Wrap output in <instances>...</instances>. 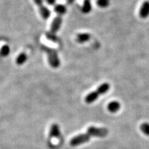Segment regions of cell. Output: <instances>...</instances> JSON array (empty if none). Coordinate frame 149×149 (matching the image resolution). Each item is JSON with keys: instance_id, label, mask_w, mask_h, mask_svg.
I'll use <instances>...</instances> for the list:
<instances>
[{"instance_id": "6da1fadb", "label": "cell", "mask_w": 149, "mask_h": 149, "mask_svg": "<svg viewBox=\"0 0 149 149\" xmlns=\"http://www.w3.org/2000/svg\"><path fill=\"white\" fill-rule=\"evenodd\" d=\"M110 89V85L109 83H104L98 87L95 91L91 92L86 95L85 97V102L87 104H91L95 101H96L97 99L102 95L105 94L107 93Z\"/></svg>"}, {"instance_id": "7a4b0ae2", "label": "cell", "mask_w": 149, "mask_h": 149, "mask_svg": "<svg viewBox=\"0 0 149 149\" xmlns=\"http://www.w3.org/2000/svg\"><path fill=\"white\" fill-rule=\"evenodd\" d=\"M43 51H45L47 54L48 63L51 65V66L53 68H57L60 65V61H59L58 55L57 51L54 48L48 47V46H43Z\"/></svg>"}, {"instance_id": "3957f363", "label": "cell", "mask_w": 149, "mask_h": 149, "mask_svg": "<svg viewBox=\"0 0 149 149\" xmlns=\"http://www.w3.org/2000/svg\"><path fill=\"white\" fill-rule=\"evenodd\" d=\"M91 136L88 134L85 133V134H81L77 136H75L72 138L70 141V146H77L79 145H81L84 143L87 142L90 140Z\"/></svg>"}, {"instance_id": "277c9868", "label": "cell", "mask_w": 149, "mask_h": 149, "mask_svg": "<svg viewBox=\"0 0 149 149\" xmlns=\"http://www.w3.org/2000/svg\"><path fill=\"white\" fill-rule=\"evenodd\" d=\"M35 4L40 9V13L44 19H48L51 15V12L43 4V0H33Z\"/></svg>"}, {"instance_id": "5b68a950", "label": "cell", "mask_w": 149, "mask_h": 149, "mask_svg": "<svg viewBox=\"0 0 149 149\" xmlns=\"http://www.w3.org/2000/svg\"><path fill=\"white\" fill-rule=\"evenodd\" d=\"M61 22H62V16L57 15V16L55 17L53 19V22H52L50 33H51L53 35H55L57 31H59V29H60Z\"/></svg>"}, {"instance_id": "8992f818", "label": "cell", "mask_w": 149, "mask_h": 149, "mask_svg": "<svg viewBox=\"0 0 149 149\" xmlns=\"http://www.w3.org/2000/svg\"><path fill=\"white\" fill-rule=\"evenodd\" d=\"M139 16L141 18L146 19L149 16V1H146L141 5L139 10Z\"/></svg>"}, {"instance_id": "52a82bcc", "label": "cell", "mask_w": 149, "mask_h": 149, "mask_svg": "<svg viewBox=\"0 0 149 149\" xmlns=\"http://www.w3.org/2000/svg\"><path fill=\"white\" fill-rule=\"evenodd\" d=\"M91 39V35L88 33H79L76 36L75 40L79 44H84L88 42Z\"/></svg>"}, {"instance_id": "ba28073f", "label": "cell", "mask_w": 149, "mask_h": 149, "mask_svg": "<svg viewBox=\"0 0 149 149\" xmlns=\"http://www.w3.org/2000/svg\"><path fill=\"white\" fill-rule=\"evenodd\" d=\"M108 110L109 112H111L112 113H116L120 110V104L117 101H113L111 102V103L109 104L108 105Z\"/></svg>"}, {"instance_id": "9c48e42d", "label": "cell", "mask_w": 149, "mask_h": 149, "mask_svg": "<svg viewBox=\"0 0 149 149\" xmlns=\"http://www.w3.org/2000/svg\"><path fill=\"white\" fill-rule=\"evenodd\" d=\"M54 10H55V13H57V15L62 16L63 15L65 14L66 13L67 8H66V6H64V5L57 4V5L55 6Z\"/></svg>"}, {"instance_id": "30bf717a", "label": "cell", "mask_w": 149, "mask_h": 149, "mask_svg": "<svg viewBox=\"0 0 149 149\" xmlns=\"http://www.w3.org/2000/svg\"><path fill=\"white\" fill-rule=\"evenodd\" d=\"M27 55L25 53H22L19 55L15 59V63L19 66L24 64L27 60Z\"/></svg>"}, {"instance_id": "8fae6325", "label": "cell", "mask_w": 149, "mask_h": 149, "mask_svg": "<svg viewBox=\"0 0 149 149\" xmlns=\"http://www.w3.org/2000/svg\"><path fill=\"white\" fill-rule=\"evenodd\" d=\"M60 135V132H59V128L57 124H54L51 126V131H50V135L52 137H58Z\"/></svg>"}, {"instance_id": "7c38bea8", "label": "cell", "mask_w": 149, "mask_h": 149, "mask_svg": "<svg viewBox=\"0 0 149 149\" xmlns=\"http://www.w3.org/2000/svg\"><path fill=\"white\" fill-rule=\"evenodd\" d=\"M91 10V0H84L82 6V12L84 13H89Z\"/></svg>"}, {"instance_id": "4fadbf2b", "label": "cell", "mask_w": 149, "mask_h": 149, "mask_svg": "<svg viewBox=\"0 0 149 149\" xmlns=\"http://www.w3.org/2000/svg\"><path fill=\"white\" fill-rule=\"evenodd\" d=\"M10 47L8 45H3L0 48V55L1 57H7L10 53Z\"/></svg>"}, {"instance_id": "5bb4252c", "label": "cell", "mask_w": 149, "mask_h": 149, "mask_svg": "<svg viewBox=\"0 0 149 149\" xmlns=\"http://www.w3.org/2000/svg\"><path fill=\"white\" fill-rule=\"evenodd\" d=\"M109 3L110 0H97V4L100 8H107Z\"/></svg>"}, {"instance_id": "9a60e30c", "label": "cell", "mask_w": 149, "mask_h": 149, "mask_svg": "<svg viewBox=\"0 0 149 149\" xmlns=\"http://www.w3.org/2000/svg\"><path fill=\"white\" fill-rule=\"evenodd\" d=\"M140 129L142 133L147 136H149V124L144 123L140 126Z\"/></svg>"}, {"instance_id": "2e32d148", "label": "cell", "mask_w": 149, "mask_h": 149, "mask_svg": "<svg viewBox=\"0 0 149 149\" xmlns=\"http://www.w3.org/2000/svg\"><path fill=\"white\" fill-rule=\"evenodd\" d=\"M45 1L48 3V4L51 5V6L55 5L56 2V0H45Z\"/></svg>"}, {"instance_id": "e0dca14e", "label": "cell", "mask_w": 149, "mask_h": 149, "mask_svg": "<svg viewBox=\"0 0 149 149\" xmlns=\"http://www.w3.org/2000/svg\"><path fill=\"white\" fill-rule=\"evenodd\" d=\"M74 1H75V0H67V3H68V5H70L72 4V3H73L74 2Z\"/></svg>"}]
</instances>
